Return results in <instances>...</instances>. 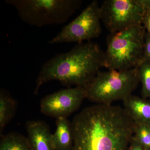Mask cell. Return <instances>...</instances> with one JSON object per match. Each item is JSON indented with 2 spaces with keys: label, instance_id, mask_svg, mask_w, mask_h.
Masks as SVG:
<instances>
[{
  "label": "cell",
  "instance_id": "cell-3",
  "mask_svg": "<svg viewBox=\"0 0 150 150\" xmlns=\"http://www.w3.org/2000/svg\"><path fill=\"white\" fill-rule=\"evenodd\" d=\"M146 33L139 25L108 35L105 68L119 71L138 68L143 59Z\"/></svg>",
  "mask_w": 150,
  "mask_h": 150
},
{
  "label": "cell",
  "instance_id": "cell-18",
  "mask_svg": "<svg viewBox=\"0 0 150 150\" xmlns=\"http://www.w3.org/2000/svg\"><path fill=\"white\" fill-rule=\"evenodd\" d=\"M128 150H145L144 148L142 147L136 141V140L132 137L131 139V142H130V144H129Z\"/></svg>",
  "mask_w": 150,
  "mask_h": 150
},
{
  "label": "cell",
  "instance_id": "cell-17",
  "mask_svg": "<svg viewBox=\"0 0 150 150\" xmlns=\"http://www.w3.org/2000/svg\"><path fill=\"white\" fill-rule=\"evenodd\" d=\"M142 25L144 27L146 32L150 35V9H145L142 21Z\"/></svg>",
  "mask_w": 150,
  "mask_h": 150
},
{
  "label": "cell",
  "instance_id": "cell-5",
  "mask_svg": "<svg viewBox=\"0 0 150 150\" xmlns=\"http://www.w3.org/2000/svg\"><path fill=\"white\" fill-rule=\"evenodd\" d=\"M139 82L137 68L124 71H99L86 88V98L98 104L123 101L132 95Z\"/></svg>",
  "mask_w": 150,
  "mask_h": 150
},
{
  "label": "cell",
  "instance_id": "cell-10",
  "mask_svg": "<svg viewBox=\"0 0 150 150\" xmlns=\"http://www.w3.org/2000/svg\"><path fill=\"white\" fill-rule=\"evenodd\" d=\"M123 101V108L135 123L150 126V100L132 95Z\"/></svg>",
  "mask_w": 150,
  "mask_h": 150
},
{
  "label": "cell",
  "instance_id": "cell-13",
  "mask_svg": "<svg viewBox=\"0 0 150 150\" xmlns=\"http://www.w3.org/2000/svg\"><path fill=\"white\" fill-rule=\"evenodd\" d=\"M0 150H32L27 137L11 132L1 136Z\"/></svg>",
  "mask_w": 150,
  "mask_h": 150
},
{
  "label": "cell",
  "instance_id": "cell-14",
  "mask_svg": "<svg viewBox=\"0 0 150 150\" xmlns=\"http://www.w3.org/2000/svg\"><path fill=\"white\" fill-rule=\"evenodd\" d=\"M137 68L142 84V96L150 99V61H142Z\"/></svg>",
  "mask_w": 150,
  "mask_h": 150
},
{
  "label": "cell",
  "instance_id": "cell-7",
  "mask_svg": "<svg viewBox=\"0 0 150 150\" xmlns=\"http://www.w3.org/2000/svg\"><path fill=\"white\" fill-rule=\"evenodd\" d=\"M100 8L101 21L110 34L142 25L145 9L139 0H106Z\"/></svg>",
  "mask_w": 150,
  "mask_h": 150
},
{
  "label": "cell",
  "instance_id": "cell-1",
  "mask_svg": "<svg viewBox=\"0 0 150 150\" xmlns=\"http://www.w3.org/2000/svg\"><path fill=\"white\" fill-rule=\"evenodd\" d=\"M71 124L72 150H128L135 126L124 108L112 104L86 108Z\"/></svg>",
  "mask_w": 150,
  "mask_h": 150
},
{
  "label": "cell",
  "instance_id": "cell-2",
  "mask_svg": "<svg viewBox=\"0 0 150 150\" xmlns=\"http://www.w3.org/2000/svg\"><path fill=\"white\" fill-rule=\"evenodd\" d=\"M104 67V52L92 41L78 43L70 51L55 55L40 68L35 81L34 94L41 86L53 80L62 85L86 88L100 69Z\"/></svg>",
  "mask_w": 150,
  "mask_h": 150
},
{
  "label": "cell",
  "instance_id": "cell-15",
  "mask_svg": "<svg viewBox=\"0 0 150 150\" xmlns=\"http://www.w3.org/2000/svg\"><path fill=\"white\" fill-rule=\"evenodd\" d=\"M133 138L145 150H150V126L135 123Z\"/></svg>",
  "mask_w": 150,
  "mask_h": 150
},
{
  "label": "cell",
  "instance_id": "cell-16",
  "mask_svg": "<svg viewBox=\"0 0 150 150\" xmlns=\"http://www.w3.org/2000/svg\"><path fill=\"white\" fill-rule=\"evenodd\" d=\"M150 61V35L146 33L142 61Z\"/></svg>",
  "mask_w": 150,
  "mask_h": 150
},
{
  "label": "cell",
  "instance_id": "cell-9",
  "mask_svg": "<svg viewBox=\"0 0 150 150\" xmlns=\"http://www.w3.org/2000/svg\"><path fill=\"white\" fill-rule=\"evenodd\" d=\"M27 138L32 150H54L52 134L48 124L40 120L28 121L26 124Z\"/></svg>",
  "mask_w": 150,
  "mask_h": 150
},
{
  "label": "cell",
  "instance_id": "cell-11",
  "mask_svg": "<svg viewBox=\"0 0 150 150\" xmlns=\"http://www.w3.org/2000/svg\"><path fill=\"white\" fill-rule=\"evenodd\" d=\"M56 131L51 137L54 150H72L74 137L71 122L67 118H59L56 119Z\"/></svg>",
  "mask_w": 150,
  "mask_h": 150
},
{
  "label": "cell",
  "instance_id": "cell-12",
  "mask_svg": "<svg viewBox=\"0 0 150 150\" xmlns=\"http://www.w3.org/2000/svg\"><path fill=\"white\" fill-rule=\"evenodd\" d=\"M18 103L7 90H0V135L15 115Z\"/></svg>",
  "mask_w": 150,
  "mask_h": 150
},
{
  "label": "cell",
  "instance_id": "cell-4",
  "mask_svg": "<svg viewBox=\"0 0 150 150\" xmlns=\"http://www.w3.org/2000/svg\"><path fill=\"white\" fill-rule=\"evenodd\" d=\"M81 0H6L13 6L21 21L42 27L65 23L79 9Z\"/></svg>",
  "mask_w": 150,
  "mask_h": 150
},
{
  "label": "cell",
  "instance_id": "cell-6",
  "mask_svg": "<svg viewBox=\"0 0 150 150\" xmlns=\"http://www.w3.org/2000/svg\"><path fill=\"white\" fill-rule=\"evenodd\" d=\"M101 21L100 6L97 1H93L80 14L49 40L48 43H80L86 40L90 41L101 34Z\"/></svg>",
  "mask_w": 150,
  "mask_h": 150
},
{
  "label": "cell",
  "instance_id": "cell-8",
  "mask_svg": "<svg viewBox=\"0 0 150 150\" xmlns=\"http://www.w3.org/2000/svg\"><path fill=\"white\" fill-rule=\"evenodd\" d=\"M86 95V88L81 87L61 90L41 99L40 112L56 119L67 118L79 108Z\"/></svg>",
  "mask_w": 150,
  "mask_h": 150
}]
</instances>
